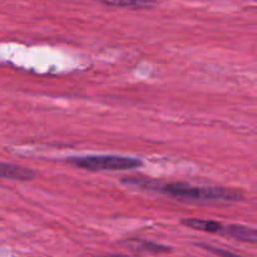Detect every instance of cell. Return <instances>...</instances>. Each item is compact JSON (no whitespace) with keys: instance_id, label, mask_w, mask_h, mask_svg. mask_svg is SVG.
<instances>
[{"instance_id":"277c9868","label":"cell","mask_w":257,"mask_h":257,"mask_svg":"<svg viewBox=\"0 0 257 257\" xmlns=\"http://www.w3.org/2000/svg\"><path fill=\"white\" fill-rule=\"evenodd\" d=\"M35 173L29 168L22 167L17 165H9V163H0V178L17 181H30L33 180Z\"/></svg>"},{"instance_id":"3957f363","label":"cell","mask_w":257,"mask_h":257,"mask_svg":"<svg viewBox=\"0 0 257 257\" xmlns=\"http://www.w3.org/2000/svg\"><path fill=\"white\" fill-rule=\"evenodd\" d=\"M182 225L193 230L202 231L208 233H218L222 236H230L235 240L243 242L255 243L257 240V232L255 228L242 225H226L212 220H201V218H183Z\"/></svg>"},{"instance_id":"52a82bcc","label":"cell","mask_w":257,"mask_h":257,"mask_svg":"<svg viewBox=\"0 0 257 257\" xmlns=\"http://www.w3.org/2000/svg\"><path fill=\"white\" fill-rule=\"evenodd\" d=\"M98 257H128V256H122V255H107V256H98Z\"/></svg>"},{"instance_id":"7a4b0ae2","label":"cell","mask_w":257,"mask_h":257,"mask_svg":"<svg viewBox=\"0 0 257 257\" xmlns=\"http://www.w3.org/2000/svg\"><path fill=\"white\" fill-rule=\"evenodd\" d=\"M68 163L83 170L92 171H127L136 170L143 166L140 158L124 157V156L113 155H98V156H83V157H72L67 160Z\"/></svg>"},{"instance_id":"8992f818","label":"cell","mask_w":257,"mask_h":257,"mask_svg":"<svg viewBox=\"0 0 257 257\" xmlns=\"http://www.w3.org/2000/svg\"><path fill=\"white\" fill-rule=\"evenodd\" d=\"M206 248H208L210 251H212V252L217 253L218 256L221 257H241L238 255H235V253L230 252V251H226V250H221V248H215V247H211V246H205Z\"/></svg>"},{"instance_id":"6da1fadb","label":"cell","mask_w":257,"mask_h":257,"mask_svg":"<svg viewBox=\"0 0 257 257\" xmlns=\"http://www.w3.org/2000/svg\"><path fill=\"white\" fill-rule=\"evenodd\" d=\"M125 185L140 186L147 190L157 191L163 195L172 196L178 198H188V200L201 201H240L243 195L235 188L225 187H206V186H192L190 183L172 182L163 183L156 180H141V178H123Z\"/></svg>"},{"instance_id":"5b68a950","label":"cell","mask_w":257,"mask_h":257,"mask_svg":"<svg viewBox=\"0 0 257 257\" xmlns=\"http://www.w3.org/2000/svg\"><path fill=\"white\" fill-rule=\"evenodd\" d=\"M93 2H99L110 7L136 8V9H145L156 4L155 0H93Z\"/></svg>"}]
</instances>
